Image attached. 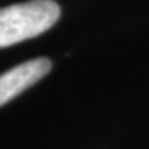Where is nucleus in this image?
<instances>
[{
  "mask_svg": "<svg viewBox=\"0 0 149 149\" xmlns=\"http://www.w3.org/2000/svg\"><path fill=\"white\" fill-rule=\"evenodd\" d=\"M52 69V63L47 58H35L22 63L0 74V107L11 99L28 90L44 78Z\"/></svg>",
  "mask_w": 149,
  "mask_h": 149,
  "instance_id": "obj_2",
  "label": "nucleus"
},
{
  "mask_svg": "<svg viewBox=\"0 0 149 149\" xmlns=\"http://www.w3.org/2000/svg\"><path fill=\"white\" fill-rule=\"evenodd\" d=\"M61 9L52 0H31L0 8V49L38 37L58 22Z\"/></svg>",
  "mask_w": 149,
  "mask_h": 149,
  "instance_id": "obj_1",
  "label": "nucleus"
}]
</instances>
